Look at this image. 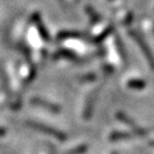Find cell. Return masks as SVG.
Instances as JSON below:
<instances>
[{"instance_id":"1","label":"cell","mask_w":154,"mask_h":154,"mask_svg":"<svg viewBox=\"0 0 154 154\" xmlns=\"http://www.w3.org/2000/svg\"><path fill=\"white\" fill-rule=\"evenodd\" d=\"M27 125L35 131L44 133V134L51 135V137H55L56 139L60 140V141H64V140H66V138H67L66 135H65L63 132L56 130V128H51V126H48V125L42 124V123L31 122V121H29V122H27Z\"/></svg>"},{"instance_id":"2","label":"cell","mask_w":154,"mask_h":154,"mask_svg":"<svg viewBox=\"0 0 154 154\" xmlns=\"http://www.w3.org/2000/svg\"><path fill=\"white\" fill-rule=\"evenodd\" d=\"M130 34H131V36L133 38V40H134V41L138 44L139 48L141 49L142 54H143V56L146 57V59H147V61H148V63H149L150 67H151L152 70L154 71V55L152 54L151 48L149 47V45L147 44V42L144 41L143 38H142V36L139 35L137 32L131 31Z\"/></svg>"},{"instance_id":"3","label":"cell","mask_w":154,"mask_h":154,"mask_svg":"<svg viewBox=\"0 0 154 154\" xmlns=\"http://www.w3.org/2000/svg\"><path fill=\"white\" fill-rule=\"evenodd\" d=\"M117 118H118L121 122L125 123L126 125L131 126V128H133V131H134L135 135H138V136H144V135H147V131L144 130V128H140V126H138V125L135 123V121L133 120L131 117H128L126 113L122 112V111H118V112H117Z\"/></svg>"},{"instance_id":"4","label":"cell","mask_w":154,"mask_h":154,"mask_svg":"<svg viewBox=\"0 0 154 154\" xmlns=\"http://www.w3.org/2000/svg\"><path fill=\"white\" fill-rule=\"evenodd\" d=\"M31 104L32 105H35V106H38V107H42L44 109H47L48 111H51V112H54V113H58L60 112L61 108L59 107L58 105L54 103H51V102L48 101H45V100H42L40 97H33L31 99Z\"/></svg>"},{"instance_id":"5","label":"cell","mask_w":154,"mask_h":154,"mask_svg":"<svg viewBox=\"0 0 154 154\" xmlns=\"http://www.w3.org/2000/svg\"><path fill=\"white\" fill-rule=\"evenodd\" d=\"M96 96H97V91L92 92V93L90 94L89 97L87 99L86 106H85V109H84V118L86 119V120H88V119L91 118L92 111H93V107H94V104H95Z\"/></svg>"},{"instance_id":"6","label":"cell","mask_w":154,"mask_h":154,"mask_svg":"<svg viewBox=\"0 0 154 154\" xmlns=\"http://www.w3.org/2000/svg\"><path fill=\"white\" fill-rule=\"evenodd\" d=\"M54 59H60V58H65L69 60L75 61V62H79V57L72 51H67V49H60V51H56L53 56Z\"/></svg>"},{"instance_id":"7","label":"cell","mask_w":154,"mask_h":154,"mask_svg":"<svg viewBox=\"0 0 154 154\" xmlns=\"http://www.w3.org/2000/svg\"><path fill=\"white\" fill-rule=\"evenodd\" d=\"M32 17H33L32 19H33V22L35 23L36 28H38L41 36L45 40V41H48V40H49V35H48V32H47V30H46L45 27H44V24L42 23L41 18H40V15H38V13H35Z\"/></svg>"},{"instance_id":"8","label":"cell","mask_w":154,"mask_h":154,"mask_svg":"<svg viewBox=\"0 0 154 154\" xmlns=\"http://www.w3.org/2000/svg\"><path fill=\"white\" fill-rule=\"evenodd\" d=\"M133 138V134L126 132H112L109 135V140L110 141H119V140H125Z\"/></svg>"},{"instance_id":"9","label":"cell","mask_w":154,"mask_h":154,"mask_svg":"<svg viewBox=\"0 0 154 154\" xmlns=\"http://www.w3.org/2000/svg\"><path fill=\"white\" fill-rule=\"evenodd\" d=\"M147 86V82L142 79H131L128 82V87L134 90H141L144 89Z\"/></svg>"},{"instance_id":"10","label":"cell","mask_w":154,"mask_h":154,"mask_svg":"<svg viewBox=\"0 0 154 154\" xmlns=\"http://www.w3.org/2000/svg\"><path fill=\"white\" fill-rule=\"evenodd\" d=\"M84 38V34L76 31H62L58 34V38L59 40H64V38Z\"/></svg>"},{"instance_id":"11","label":"cell","mask_w":154,"mask_h":154,"mask_svg":"<svg viewBox=\"0 0 154 154\" xmlns=\"http://www.w3.org/2000/svg\"><path fill=\"white\" fill-rule=\"evenodd\" d=\"M113 31V27L112 26H109L108 28H106V30L104 32H102L101 34H100L99 36H96L95 38H93V42H95V43H101L103 40H105L107 36H108V34H110L111 32Z\"/></svg>"},{"instance_id":"12","label":"cell","mask_w":154,"mask_h":154,"mask_svg":"<svg viewBox=\"0 0 154 154\" xmlns=\"http://www.w3.org/2000/svg\"><path fill=\"white\" fill-rule=\"evenodd\" d=\"M87 151H88V146L87 144H82V146H78V147L69 151L66 154H85Z\"/></svg>"},{"instance_id":"13","label":"cell","mask_w":154,"mask_h":154,"mask_svg":"<svg viewBox=\"0 0 154 154\" xmlns=\"http://www.w3.org/2000/svg\"><path fill=\"white\" fill-rule=\"evenodd\" d=\"M86 11H87V13L91 16V19H92V22H93V23H97L100 19H101V18H100V15L97 14V13H96L93 9H91L90 7H87Z\"/></svg>"},{"instance_id":"14","label":"cell","mask_w":154,"mask_h":154,"mask_svg":"<svg viewBox=\"0 0 154 154\" xmlns=\"http://www.w3.org/2000/svg\"><path fill=\"white\" fill-rule=\"evenodd\" d=\"M116 42H117V47H118V51H119V54L121 55V57L123 58V60H126V55H125V51H124V47H123V44L122 42H121V40H119V38H117L116 40Z\"/></svg>"},{"instance_id":"15","label":"cell","mask_w":154,"mask_h":154,"mask_svg":"<svg viewBox=\"0 0 154 154\" xmlns=\"http://www.w3.org/2000/svg\"><path fill=\"white\" fill-rule=\"evenodd\" d=\"M78 79H79L80 82H93V80L96 79V75L93 74V73H90V74L82 75V76H80Z\"/></svg>"},{"instance_id":"16","label":"cell","mask_w":154,"mask_h":154,"mask_svg":"<svg viewBox=\"0 0 154 154\" xmlns=\"http://www.w3.org/2000/svg\"><path fill=\"white\" fill-rule=\"evenodd\" d=\"M34 77H35V67H34V69H32V70H31V73H30V74H29V76H28V79H27L26 82H30L32 79H33Z\"/></svg>"},{"instance_id":"17","label":"cell","mask_w":154,"mask_h":154,"mask_svg":"<svg viewBox=\"0 0 154 154\" xmlns=\"http://www.w3.org/2000/svg\"><path fill=\"white\" fill-rule=\"evenodd\" d=\"M5 134H7V131L3 128H0V137H1V136H5Z\"/></svg>"},{"instance_id":"18","label":"cell","mask_w":154,"mask_h":154,"mask_svg":"<svg viewBox=\"0 0 154 154\" xmlns=\"http://www.w3.org/2000/svg\"><path fill=\"white\" fill-rule=\"evenodd\" d=\"M111 154H118V153H117V152H112Z\"/></svg>"}]
</instances>
